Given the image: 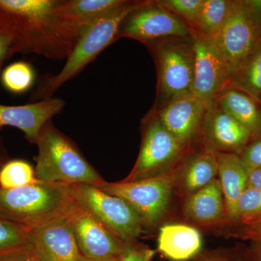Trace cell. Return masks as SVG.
<instances>
[{
    "instance_id": "37",
    "label": "cell",
    "mask_w": 261,
    "mask_h": 261,
    "mask_svg": "<svg viewBox=\"0 0 261 261\" xmlns=\"http://www.w3.org/2000/svg\"><path fill=\"white\" fill-rule=\"evenodd\" d=\"M249 256L252 261H261V244L257 243L250 251Z\"/></svg>"
},
{
    "instance_id": "11",
    "label": "cell",
    "mask_w": 261,
    "mask_h": 261,
    "mask_svg": "<svg viewBox=\"0 0 261 261\" xmlns=\"http://www.w3.org/2000/svg\"><path fill=\"white\" fill-rule=\"evenodd\" d=\"M209 106L190 92L159 110L152 108L163 126L188 150L200 148L202 128Z\"/></svg>"
},
{
    "instance_id": "30",
    "label": "cell",
    "mask_w": 261,
    "mask_h": 261,
    "mask_svg": "<svg viewBox=\"0 0 261 261\" xmlns=\"http://www.w3.org/2000/svg\"><path fill=\"white\" fill-rule=\"evenodd\" d=\"M154 251L137 241L124 244L119 261H153Z\"/></svg>"
},
{
    "instance_id": "34",
    "label": "cell",
    "mask_w": 261,
    "mask_h": 261,
    "mask_svg": "<svg viewBox=\"0 0 261 261\" xmlns=\"http://www.w3.org/2000/svg\"><path fill=\"white\" fill-rule=\"evenodd\" d=\"M238 236L255 242L261 237V221L250 226H243Z\"/></svg>"
},
{
    "instance_id": "32",
    "label": "cell",
    "mask_w": 261,
    "mask_h": 261,
    "mask_svg": "<svg viewBox=\"0 0 261 261\" xmlns=\"http://www.w3.org/2000/svg\"><path fill=\"white\" fill-rule=\"evenodd\" d=\"M190 261H252L244 260L222 250H201Z\"/></svg>"
},
{
    "instance_id": "5",
    "label": "cell",
    "mask_w": 261,
    "mask_h": 261,
    "mask_svg": "<svg viewBox=\"0 0 261 261\" xmlns=\"http://www.w3.org/2000/svg\"><path fill=\"white\" fill-rule=\"evenodd\" d=\"M147 47L153 56L157 73V94L152 108L159 110L192 92L195 66L194 34L160 39Z\"/></svg>"
},
{
    "instance_id": "7",
    "label": "cell",
    "mask_w": 261,
    "mask_h": 261,
    "mask_svg": "<svg viewBox=\"0 0 261 261\" xmlns=\"http://www.w3.org/2000/svg\"><path fill=\"white\" fill-rule=\"evenodd\" d=\"M190 152L163 126L151 109L142 120V144L138 158L123 181H140L173 172Z\"/></svg>"
},
{
    "instance_id": "26",
    "label": "cell",
    "mask_w": 261,
    "mask_h": 261,
    "mask_svg": "<svg viewBox=\"0 0 261 261\" xmlns=\"http://www.w3.org/2000/svg\"><path fill=\"white\" fill-rule=\"evenodd\" d=\"M38 181L35 169L23 159L9 160L0 171V188H19Z\"/></svg>"
},
{
    "instance_id": "8",
    "label": "cell",
    "mask_w": 261,
    "mask_h": 261,
    "mask_svg": "<svg viewBox=\"0 0 261 261\" xmlns=\"http://www.w3.org/2000/svg\"><path fill=\"white\" fill-rule=\"evenodd\" d=\"M74 200L123 243L137 241L143 223L124 200L87 184L70 185Z\"/></svg>"
},
{
    "instance_id": "16",
    "label": "cell",
    "mask_w": 261,
    "mask_h": 261,
    "mask_svg": "<svg viewBox=\"0 0 261 261\" xmlns=\"http://www.w3.org/2000/svg\"><path fill=\"white\" fill-rule=\"evenodd\" d=\"M217 176L216 154L202 147L194 149L173 171V192L181 198H187L208 185Z\"/></svg>"
},
{
    "instance_id": "38",
    "label": "cell",
    "mask_w": 261,
    "mask_h": 261,
    "mask_svg": "<svg viewBox=\"0 0 261 261\" xmlns=\"http://www.w3.org/2000/svg\"><path fill=\"white\" fill-rule=\"evenodd\" d=\"M8 161H9V159H8V152H7L1 137H0V171Z\"/></svg>"
},
{
    "instance_id": "36",
    "label": "cell",
    "mask_w": 261,
    "mask_h": 261,
    "mask_svg": "<svg viewBox=\"0 0 261 261\" xmlns=\"http://www.w3.org/2000/svg\"><path fill=\"white\" fill-rule=\"evenodd\" d=\"M247 187L261 191V169L254 170L249 172Z\"/></svg>"
},
{
    "instance_id": "39",
    "label": "cell",
    "mask_w": 261,
    "mask_h": 261,
    "mask_svg": "<svg viewBox=\"0 0 261 261\" xmlns=\"http://www.w3.org/2000/svg\"><path fill=\"white\" fill-rule=\"evenodd\" d=\"M79 261H119V257H112V258L90 259L80 255V260Z\"/></svg>"
},
{
    "instance_id": "22",
    "label": "cell",
    "mask_w": 261,
    "mask_h": 261,
    "mask_svg": "<svg viewBox=\"0 0 261 261\" xmlns=\"http://www.w3.org/2000/svg\"><path fill=\"white\" fill-rule=\"evenodd\" d=\"M226 88L237 89L260 102L261 99V47L231 75Z\"/></svg>"
},
{
    "instance_id": "41",
    "label": "cell",
    "mask_w": 261,
    "mask_h": 261,
    "mask_svg": "<svg viewBox=\"0 0 261 261\" xmlns=\"http://www.w3.org/2000/svg\"><path fill=\"white\" fill-rule=\"evenodd\" d=\"M259 103H260V108H261V99H260V102H259Z\"/></svg>"
},
{
    "instance_id": "27",
    "label": "cell",
    "mask_w": 261,
    "mask_h": 261,
    "mask_svg": "<svg viewBox=\"0 0 261 261\" xmlns=\"http://www.w3.org/2000/svg\"><path fill=\"white\" fill-rule=\"evenodd\" d=\"M31 230L0 217V255L31 245Z\"/></svg>"
},
{
    "instance_id": "28",
    "label": "cell",
    "mask_w": 261,
    "mask_h": 261,
    "mask_svg": "<svg viewBox=\"0 0 261 261\" xmlns=\"http://www.w3.org/2000/svg\"><path fill=\"white\" fill-rule=\"evenodd\" d=\"M261 221V191L247 187L240 196L236 207L233 224L250 226Z\"/></svg>"
},
{
    "instance_id": "4",
    "label": "cell",
    "mask_w": 261,
    "mask_h": 261,
    "mask_svg": "<svg viewBox=\"0 0 261 261\" xmlns=\"http://www.w3.org/2000/svg\"><path fill=\"white\" fill-rule=\"evenodd\" d=\"M140 3L128 1L121 8L89 24L61 71L58 74L43 79L33 94L32 99L42 100L53 97L60 87L78 75L101 51L116 42L122 22Z\"/></svg>"
},
{
    "instance_id": "10",
    "label": "cell",
    "mask_w": 261,
    "mask_h": 261,
    "mask_svg": "<svg viewBox=\"0 0 261 261\" xmlns=\"http://www.w3.org/2000/svg\"><path fill=\"white\" fill-rule=\"evenodd\" d=\"M194 32L184 20L160 4L158 0L140 1L123 20L119 38H130L149 45L160 39L192 37Z\"/></svg>"
},
{
    "instance_id": "3",
    "label": "cell",
    "mask_w": 261,
    "mask_h": 261,
    "mask_svg": "<svg viewBox=\"0 0 261 261\" xmlns=\"http://www.w3.org/2000/svg\"><path fill=\"white\" fill-rule=\"evenodd\" d=\"M37 145L35 173L39 181L68 185L87 184L97 187L106 181L51 120L43 126Z\"/></svg>"
},
{
    "instance_id": "40",
    "label": "cell",
    "mask_w": 261,
    "mask_h": 261,
    "mask_svg": "<svg viewBox=\"0 0 261 261\" xmlns=\"http://www.w3.org/2000/svg\"><path fill=\"white\" fill-rule=\"evenodd\" d=\"M255 243H260L261 244V237L257 239V240H255Z\"/></svg>"
},
{
    "instance_id": "29",
    "label": "cell",
    "mask_w": 261,
    "mask_h": 261,
    "mask_svg": "<svg viewBox=\"0 0 261 261\" xmlns=\"http://www.w3.org/2000/svg\"><path fill=\"white\" fill-rule=\"evenodd\" d=\"M203 1L204 0H158L160 4L168 11L181 18L192 29L200 15Z\"/></svg>"
},
{
    "instance_id": "33",
    "label": "cell",
    "mask_w": 261,
    "mask_h": 261,
    "mask_svg": "<svg viewBox=\"0 0 261 261\" xmlns=\"http://www.w3.org/2000/svg\"><path fill=\"white\" fill-rule=\"evenodd\" d=\"M0 261H42L31 245L20 250L0 255Z\"/></svg>"
},
{
    "instance_id": "21",
    "label": "cell",
    "mask_w": 261,
    "mask_h": 261,
    "mask_svg": "<svg viewBox=\"0 0 261 261\" xmlns=\"http://www.w3.org/2000/svg\"><path fill=\"white\" fill-rule=\"evenodd\" d=\"M216 106L245 127L252 140L261 137L260 103L251 97L237 89L225 88L216 98Z\"/></svg>"
},
{
    "instance_id": "1",
    "label": "cell",
    "mask_w": 261,
    "mask_h": 261,
    "mask_svg": "<svg viewBox=\"0 0 261 261\" xmlns=\"http://www.w3.org/2000/svg\"><path fill=\"white\" fill-rule=\"evenodd\" d=\"M88 25L67 13L62 0H0V35L11 42L9 58L34 53L67 59Z\"/></svg>"
},
{
    "instance_id": "31",
    "label": "cell",
    "mask_w": 261,
    "mask_h": 261,
    "mask_svg": "<svg viewBox=\"0 0 261 261\" xmlns=\"http://www.w3.org/2000/svg\"><path fill=\"white\" fill-rule=\"evenodd\" d=\"M239 156L249 172L261 169V137L250 141Z\"/></svg>"
},
{
    "instance_id": "35",
    "label": "cell",
    "mask_w": 261,
    "mask_h": 261,
    "mask_svg": "<svg viewBox=\"0 0 261 261\" xmlns=\"http://www.w3.org/2000/svg\"><path fill=\"white\" fill-rule=\"evenodd\" d=\"M11 42L8 37L0 35V69L6 60L9 59Z\"/></svg>"
},
{
    "instance_id": "18",
    "label": "cell",
    "mask_w": 261,
    "mask_h": 261,
    "mask_svg": "<svg viewBox=\"0 0 261 261\" xmlns=\"http://www.w3.org/2000/svg\"><path fill=\"white\" fill-rule=\"evenodd\" d=\"M183 214L192 224L211 227L228 224L224 195L219 178L185 199Z\"/></svg>"
},
{
    "instance_id": "20",
    "label": "cell",
    "mask_w": 261,
    "mask_h": 261,
    "mask_svg": "<svg viewBox=\"0 0 261 261\" xmlns=\"http://www.w3.org/2000/svg\"><path fill=\"white\" fill-rule=\"evenodd\" d=\"M158 248L170 260L190 261L202 250V238L191 226L165 225L160 228Z\"/></svg>"
},
{
    "instance_id": "19",
    "label": "cell",
    "mask_w": 261,
    "mask_h": 261,
    "mask_svg": "<svg viewBox=\"0 0 261 261\" xmlns=\"http://www.w3.org/2000/svg\"><path fill=\"white\" fill-rule=\"evenodd\" d=\"M218 176L224 195L228 224H233L237 203L246 190L249 171L238 154L216 153Z\"/></svg>"
},
{
    "instance_id": "15",
    "label": "cell",
    "mask_w": 261,
    "mask_h": 261,
    "mask_svg": "<svg viewBox=\"0 0 261 261\" xmlns=\"http://www.w3.org/2000/svg\"><path fill=\"white\" fill-rule=\"evenodd\" d=\"M64 107V101L58 97L23 106L0 104V130L3 126L15 127L23 132L29 142L37 144L43 126Z\"/></svg>"
},
{
    "instance_id": "13",
    "label": "cell",
    "mask_w": 261,
    "mask_h": 261,
    "mask_svg": "<svg viewBox=\"0 0 261 261\" xmlns=\"http://www.w3.org/2000/svg\"><path fill=\"white\" fill-rule=\"evenodd\" d=\"M194 40L195 66L192 92L205 101L210 108L226 88L230 75L212 38L194 32Z\"/></svg>"
},
{
    "instance_id": "23",
    "label": "cell",
    "mask_w": 261,
    "mask_h": 261,
    "mask_svg": "<svg viewBox=\"0 0 261 261\" xmlns=\"http://www.w3.org/2000/svg\"><path fill=\"white\" fill-rule=\"evenodd\" d=\"M231 0H204L200 15L192 30L214 39L224 27L229 13Z\"/></svg>"
},
{
    "instance_id": "12",
    "label": "cell",
    "mask_w": 261,
    "mask_h": 261,
    "mask_svg": "<svg viewBox=\"0 0 261 261\" xmlns=\"http://www.w3.org/2000/svg\"><path fill=\"white\" fill-rule=\"evenodd\" d=\"M80 255L90 259L118 257L124 244L75 200L66 218Z\"/></svg>"
},
{
    "instance_id": "24",
    "label": "cell",
    "mask_w": 261,
    "mask_h": 261,
    "mask_svg": "<svg viewBox=\"0 0 261 261\" xmlns=\"http://www.w3.org/2000/svg\"><path fill=\"white\" fill-rule=\"evenodd\" d=\"M126 0H62L63 9L84 23L89 24L96 19L121 8Z\"/></svg>"
},
{
    "instance_id": "6",
    "label": "cell",
    "mask_w": 261,
    "mask_h": 261,
    "mask_svg": "<svg viewBox=\"0 0 261 261\" xmlns=\"http://www.w3.org/2000/svg\"><path fill=\"white\" fill-rule=\"evenodd\" d=\"M213 39L231 77L261 47V0H231L226 23Z\"/></svg>"
},
{
    "instance_id": "2",
    "label": "cell",
    "mask_w": 261,
    "mask_h": 261,
    "mask_svg": "<svg viewBox=\"0 0 261 261\" xmlns=\"http://www.w3.org/2000/svg\"><path fill=\"white\" fill-rule=\"evenodd\" d=\"M74 203L66 184L38 180L19 188H0V217L30 230L66 219Z\"/></svg>"
},
{
    "instance_id": "17",
    "label": "cell",
    "mask_w": 261,
    "mask_h": 261,
    "mask_svg": "<svg viewBox=\"0 0 261 261\" xmlns=\"http://www.w3.org/2000/svg\"><path fill=\"white\" fill-rule=\"evenodd\" d=\"M32 247L42 261H79L80 252L66 219L31 230Z\"/></svg>"
},
{
    "instance_id": "9",
    "label": "cell",
    "mask_w": 261,
    "mask_h": 261,
    "mask_svg": "<svg viewBox=\"0 0 261 261\" xmlns=\"http://www.w3.org/2000/svg\"><path fill=\"white\" fill-rule=\"evenodd\" d=\"M98 188L128 203L142 220L144 228H154L161 224L169 207L173 192V172L137 181H106Z\"/></svg>"
},
{
    "instance_id": "25",
    "label": "cell",
    "mask_w": 261,
    "mask_h": 261,
    "mask_svg": "<svg viewBox=\"0 0 261 261\" xmlns=\"http://www.w3.org/2000/svg\"><path fill=\"white\" fill-rule=\"evenodd\" d=\"M36 72L32 65L18 61L7 66L0 76L2 85L11 93L20 94L28 92L35 83Z\"/></svg>"
},
{
    "instance_id": "14",
    "label": "cell",
    "mask_w": 261,
    "mask_h": 261,
    "mask_svg": "<svg viewBox=\"0 0 261 261\" xmlns=\"http://www.w3.org/2000/svg\"><path fill=\"white\" fill-rule=\"evenodd\" d=\"M251 140V133L228 113L216 105L208 108L202 128V148L240 155Z\"/></svg>"
}]
</instances>
